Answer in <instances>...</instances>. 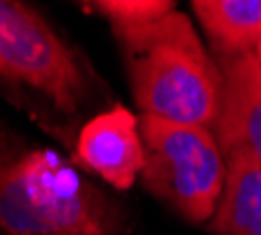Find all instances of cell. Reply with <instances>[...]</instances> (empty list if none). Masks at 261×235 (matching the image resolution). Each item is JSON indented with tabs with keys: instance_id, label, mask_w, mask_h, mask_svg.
<instances>
[{
	"instance_id": "cell-1",
	"label": "cell",
	"mask_w": 261,
	"mask_h": 235,
	"mask_svg": "<svg viewBox=\"0 0 261 235\" xmlns=\"http://www.w3.org/2000/svg\"><path fill=\"white\" fill-rule=\"evenodd\" d=\"M0 230L5 235H125L116 200L59 153L0 120Z\"/></svg>"
},
{
	"instance_id": "cell-2",
	"label": "cell",
	"mask_w": 261,
	"mask_h": 235,
	"mask_svg": "<svg viewBox=\"0 0 261 235\" xmlns=\"http://www.w3.org/2000/svg\"><path fill=\"white\" fill-rule=\"evenodd\" d=\"M113 33L141 118L212 129L221 106V73L186 14L172 10L151 24Z\"/></svg>"
},
{
	"instance_id": "cell-3",
	"label": "cell",
	"mask_w": 261,
	"mask_h": 235,
	"mask_svg": "<svg viewBox=\"0 0 261 235\" xmlns=\"http://www.w3.org/2000/svg\"><path fill=\"white\" fill-rule=\"evenodd\" d=\"M139 132L144 186L186 221H210L226 184V158L214 132L158 118H139Z\"/></svg>"
},
{
	"instance_id": "cell-4",
	"label": "cell",
	"mask_w": 261,
	"mask_h": 235,
	"mask_svg": "<svg viewBox=\"0 0 261 235\" xmlns=\"http://www.w3.org/2000/svg\"><path fill=\"white\" fill-rule=\"evenodd\" d=\"M0 78L26 85L68 115L92 97L75 49L26 3L0 0Z\"/></svg>"
},
{
	"instance_id": "cell-5",
	"label": "cell",
	"mask_w": 261,
	"mask_h": 235,
	"mask_svg": "<svg viewBox=\"0 0 261 235\" xmlns=\"http://www.w3.org/2000/svg\"><path fill=\"white\" fill-rule=\"evenodd\" d=\"M73 160L118 191H127L144 169L139 120L125 106L94 115L78 134Z\"/></svg>"
},
{
	"instance_id": "cell-6",
	"label": "cell",
	"mask_w": 261,
	"mask_h": 235,
	"mask_svg": "<svg viewBox=\"0 0 261 235\" xmlns=\"http://www.w3.org/2000/svg\"><path fill=\"white\" fill-rule=\"evenodd\" d=\"M221 106L212 132L224 158L247 151L261 160V66L254 52L217 57Z\"/></svg>"
},
{
	"instance_id": "cell-7",
	"label": "cell",
	"mask_w": 261,
	"mask_h": 235,
	"mask_svg": "<svg viewBox=\"0 0 261 235\" xmlns=\"http://www.w3.org/2000/svg\"><path fill=\"white\" fill-rule=\"evenodd\" d=\"M214 235H261V160L247 151L226 155V184L214 217Z\"/></svg>"
},
{
	"instance_id": "cell-8",
	"label": "cell",
	"mask_w": 261,
	"mask_h": 235,
	"mask_svg": "<svg viewBox=\"0 0 261 235\" xmlns=\"http://www.w3.org/2000/svg\"><path fill=\"white\" fill-rule=\"evenodd\" d=\"M191 7L217 57L254 52L261 42V0H195Z\"/></svg>"
},
{
	"instance_id": "cell-9",
	"label": "cell",
	"mask_w": 261,
	"mask_h": 235,
	"mask_svg": "<svg viewBox=\"0 0 261 235\" xmlns=\"http://www.w3.org/2000/svg\"><path fill=\"white\" fill-rule=\"evenodd\" d=\"M92 10L111 21L113 29H132V26L151 24L174 10V3L163 0H99L92 3Z\"/></svg>"
},
{
	"instance_id": "cell-10",
	"label": "cell",
	"mask_w": 261,
	"mask_h": 235,
	"mask_svg": "<svg viewBox=\"0 0 261 235\" xmlns=\"http://www.w3.org/2000/svg\"><path fill=\"white\" fill-rule=\"evenodd\" d=\"M254 55H256V59H259V66H261V42L256 45V49H254Z\"/></svg>"
}]
</instances>
